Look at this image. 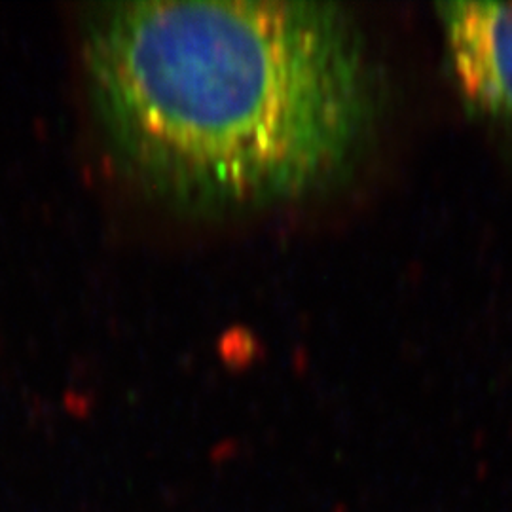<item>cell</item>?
<instances>
[{
  "label": "cell",
  "mask_w": 512,
  "mask_h": 512,
  "mask_svg": "<svg viewBox=\"0 0 512 512\" xmlns=\"http://www.w3.org/2000/svg\"><path fill=\"white\" fill-rule=\"evenodd\" d=\"M437 12L459 95L512 137V2H440Z\"/></svg>",
  "instance_id": "7a4b0ae2"
},
{
  "label": "cell",
  "mask_w": 512,
  "mask_h": 512,
  "mask_svg": "<svg viewBox=\"0 0 512 512\" xmlns=\"http://www.w3.org/2000/svg\"><path fill=\"white\" fill-rule=\"evenodd\" d=\"M99 120L129 175L200 211L289 202L348 171L376 116L334 2L131 0L86 23Z\"/></svg>",
  "instance_id": "6da1fadb"
}]
</instances>
